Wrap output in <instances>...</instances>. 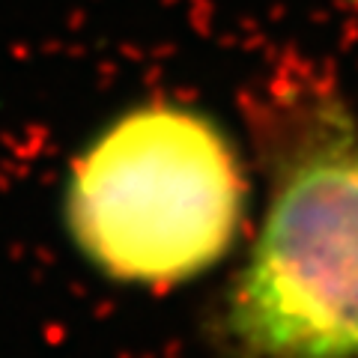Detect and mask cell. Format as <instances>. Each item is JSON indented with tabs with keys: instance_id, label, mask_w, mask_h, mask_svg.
I'll use <instances>...</instances> for the list:
<instances>
[{
	"instance_id": "obj_2",
	"label": "cell",
	"mask_w": 358,
	"mask_h": 358,
	"mask_svg": "<svg viewBox=\"0 0 358 358\" xmlns=\"http://www.w3.org/2000/svg\"><path fill=\"white\" fill-rule=\"evenodd\" d=\"M242 159L192 105L152 99L122 110L72 164V242L110 281L176 287L221 263L245 218Z\"/></svg>"
},
{
	"instance_id": "obj_1",
	"label": "cell",
	"mask_w": 358,
	"mask_h": 358,
	"mask_svg": "<svg viewBox=\"0 0 358 358\" xmlns=\"http://www.w3.org/2000/svg\"><path fill=\"white\" fill-rule=\"evenodd\" d=\"M268 200L218 310L227 358H358V117L287 81L257 114Z\"/></svg>"
}]
</instances>
